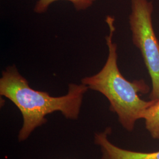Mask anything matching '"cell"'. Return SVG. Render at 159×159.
Listing matches in <instances>:
<instances>
[{
  "instance_id": "7a4b0ae2",
  "label": "cell",
  "mask_w": 159,
  "mask_h": 159,
  "mask_svg": "<svg viewBox=\"0 0 159 159\" xmlns=\"http://www.w3.org/2000/svg\"><path fill=\"white\" fill-rule=\"evenodd\" d=\"M114 21L112 16L106 18L109 34L106 37L108 54L104 66L98 73L83 78L81 81L89 89L106 97L110 110L117 114L120 125L126 130L132 131L137 121L143 119L144 111L156 101H145L140 98L139 94H147L150 91L143 80L130 81L120 72L117 64V45L113 41L116 30Z\"/></svg>"
},
{
  "instance_id": "277c9868",
  "label": "cell",
  "mask_w": 159,
  "mask_h": 159,
  "mask_svg": "<svg viewBox=\"0 0 159 159\" xmlns=\"http://www.w3.org/2000/svg\"><path fill=\"white\" fill-rule=\"evenodd\" d=\"M111 132V128L107 127L95 134L94 142L100 149L101 159H159V150L149 153L139 152L116 146L108 140Z\"/></svg>"
},
{
  "instance_id": "8992f818",
  "label": "cell",
  "mask_w": 159,
  "mask_h": 159,
  "mask_svg": "<svg viewBox=\"0 0 159 159\" xmlns=\"http://www.w3.org/2000/svg\"><path fill=\"white\" fill-rule=\"evenodd\" d=\"M58 1L61 0H38L34 6V11L37 14H43L46 12L51 4ZM70 2L75 9L79 11L85 10L96 2V0H64Z\"/></svg>"
},
{
  "instance_id": "6da1fadb",
  "label": "cell",
  "mask_w": 159,
  "mask_h": 159,
  "mask_svg": "<svg viewBox=\"0 0 159 159\" xmlns=\"http://www.w3.org/2000/svg\"><path fill=\"white\" fill-rule=\"evenodd\" d=\"M88 90L82 83H71L66 95L51 96L47 92L32 89L15 66L6 68L0 79L1 96L13 102L23 116V126L18 136L20 142L27 140L35 129L44 125L49 114L60 111L67 119H77Z\"/></svg>"
},
{
  "instance_id": "5b68a950",
  "label": "cell",
  "mask_w": 159,
  "mask_h": 159,
  "mask_svg": "<svg viewBox=\"0 0 159 159\" xmlns=\"http://www.w3.org/2000/svg\"><path fill=\"white\" fill-rule=\"evenodd\" d=\"M143 119L145 121V127L151 137L159 140V101L155 102L152 106L144 111Z\"/></svg>"
},
{
  "instance_id": "3957f363",
  "label": "cell",
  "mask_w": 159,
  "mask_h": 159,
  "mask_svg": "<svg viewBox=\"0 0 159 159\" xmlns=\"http://www.w3.org/2000/svg\"><path fill=\"white\" fill-rule=\"evenodd\" d=\"M154 6L148 0H131L129 22L132 41L140 50L152 80L150 100L159 101V41L155 34L152 14Z\"/></svg>"
}]
</instances>
